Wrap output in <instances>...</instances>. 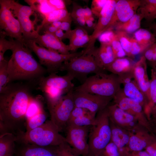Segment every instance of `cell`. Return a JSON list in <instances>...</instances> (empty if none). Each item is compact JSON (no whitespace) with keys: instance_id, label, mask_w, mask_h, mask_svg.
Returning a JSON list of instances; mask_svg holds the SVG:
<instances>
[{"instance_id":"cell-25","label":"cell","mask_w":156,"mask_h":156,"mask_svg":"<svg viewBox=\"0 0 156 156\" xmlns=\"http://www.w3.org/2000/svg\"><path fill=\"white\" fill-rule=\"evenodd\" d=\"M111 131V141L118 149L127 146L129 138V132L114 124L109 120Z\"/></svg>"},{"instance_id":"cell-51","label":"cell","mask_w":156,"mask_h":156,"mask_svg":"<svg viewBox=\"0 0 156 156\" xmlns=\"http://www.w3.org/2000/svg\"><path fill=\"white\" fill-rule=\"evenodd\" d=\"M118 76L121 84H123L127 83L133 80V71Z\"/></svg>"},{"instance_id":"cell-5","label":"cell","mask_w":156,"mask_h":156,"mask_svg":"<svg viewBox=\"0 0 156 156\" xmlns=\"http://www.w3.org/2000/svg\"><path fill=\"white\" fill-rule=\"evenodd\" d=\"M59 132L50 120L35 129L19 133L16 135V140L41 146H57L66 141Z\"/></svg>"},{"instance_id":"cell-18","label":"cell","mask_w":156,"mask_h":156,"mask_svg":"<svg viewBox=\"0 0 156 156\" xmlns=\"http://www.w3.org/2000/svg\"><path fill=\"white\" fill-rule=\"evenodd\" d=\"M129 133L130 138L127 147L130 151H142L145 149L156 137L152 133L142 125Z\"/></svg>"},{"instance_id":"cell-27","label":"cell","mask_w":156,"mask_h":156,"mask_svg":"<svg viewBox=\"0 0 156 156\" xmlns=\"http://www.w3.org/2000/svg\"><path fill=\"white\" fill-rule=\"evenodd\" d=\"M143 18L141 14L136 13L126 22L118 23L114 26L116 31H122L128 34H131L140 29L141 21Z\"/></svg>"},{"instance_id":"cell-3","label":"cell","mask_w":156,"mask_h":156,"mask_svg":"<svg viewBox=\"0 0 156 156\" xmlns=\"http://www.w3.org/2000/svg\"><path fill=\"white\" fill-rule=\"evenodd\" d=\"M73 79L68 74L61 76L54 73L42 77L38 80L36 89L43 94L48 109L55 105L63 96L74 90Z\"/></svg>"},{"instance_id":"cell-48","label":"cell","mask_w":156,"mask_h":156,"mask_svg":"<svg viewBox=\"0 0 156 156\" xmlns=\"http://www.w3.org/2000/svg\"><path fill=\"white\" fill-rule=\"evenodd\" d=\"M90 112L84 108L75 107L71 113L69 121L85 115Z\"/></svg>"},{"instance_id":"cell-61","label":"cell","mask_w":156,"mask_h":156,"mask_svg":"<svg viewBox=\"0 0 156 156\" xmlns=\"http://www.w3.org/2000/svg\"><path fill=\"white\" fill-rule=\"evenodd\" d=\"M152 132L156 137V125L152 124Z\"/></svg>"},{"instance_id":"cell-57","label":"cell","mask_w":156,"mask_h":156,"mask_svg":"<svg viewBox=\"0 0 156 156\" xmlns=\"http://www.w3.org/2000/svg\"><path fill=\"white\" fill-rule=\"evenodd\" d=\"M92 12L91 9L87 7L85 8V16L86 19H89L92 17Z\"/></svg>"},{"instance_id":"cell-54","label":"cell","mask_w":156,"mask_h":156,"mask_svg":"<svg viewBox=\"0 0 156 156\" xmlns=\"http://www.w3.org/2000/svg\"><path fill=\"white\" fill-rule=\"evenodd\" d=\"M43 24L45 32H48L54 34L58 29L52 25L51 23H46Z\"/></svg>"},{"instance_id":"cell-39","label":"cell","mask_w":156,"mask_h":156,"mask_svg":"<svg viewBox=\"0 0 156 156\" xmlns=\"http://www.w3.org/2000/svg\"><path fill=\"white\" fill-rule=\"evenodd\" d=\"M8 61L5 58L0 62V92L3 90L8 84Z\"/></svg>"},{"instance_id":"cell-32","label":"cell","mask_w":156,"mask_h":156,"mask_svg":"<svg viewBox=\"0 0 156 156\" xmlns=\"http://www.w3.org/2000/svg\"><path fill=\"white\" fill-rule=\"evenodd\" d=\"M34 11L38 12L44 18L50 12L55 10L48 3L47 0H25Z\"/></svg>"},{"instance_id":"cell-50","label":"cell","mask_w":156,"mask_h":156,"mask_svg":"<svg viewBox=\"0 0 156 156\" xmlns=\"http://www.w3.org/2000/svg\"><path fill=\"white\" fill-rule=\"evenodd\" d=\"M49 4L55 9L59 10L66 9L65 2L61 0H48Z\"/></svg>"},{"instance_id":"cell-38","label":"cell","mask_w":156,"mask_h":156,"mask_svg":"<svg viewBox=\"0 0 156 156\" xmlns=\"http://www.w3.org/2000/svg\"><path fill=\"white\" fill-rule=\"evenodd\" d=\"M117 37L127 56L129 57L130 54L131 43V38L127 33L122 31H116Z\"/></svg>"},{"instance_id":"cell-60","label":"cell","mask_w":156,"mask_h":156,"mask_svg":"<svg viewBox=\"0 0 156 156\" xmlns=\"http://www.w3.org/2000/svg\"><path fill=\"white\" fill-rule=\"evenodd\" d=\"M62 22L60 21H55L51 23V25L57 29H59L61 23Z\"/></svg>"},{"instance_id":"cell-58","label":"cell","mask_w":156,"mask_h":156,"mask_svg":"<svg viewBox=\"0 0 156 156\" xmlns=\"http://www.w3.org/2000/svg\"><path fill=\"white\" fill-rule=\"evenodd\" d=\"M86 25H87V27L88 28H91L92 27H94V24L93 23V21H94V18L93 17L90 18L86 19Z\"/></svg>"},{"instance_id":"cell-45","label":"cell","mask_w":156,"mask_h":156,"mask_svg":"<svg viewBox=\"0 0 156 156\" xmlns=\"http://www.w3.org/2000/svg\"><path fill=\"white\" fill-rule=\"evenodd\" d=\"M143 55L150 62L156 61V42L148 47L144 52Z\"/></svg>"},{"instance_id":"cell-15","label":"cell","mask_w":156,"mask_h":156,"mask_svg":"<svg viewBox=\"0 0 156 156\" xmlns=\"http://www.w3.org/2000/svg\"><path fill=\"white\" fill-rule=\"evenodd\" d=\"M140 0H118L111 21L105 30L116 24L126 22L134 14L140 4Z\"/></svg>"},{"instance_id":"cell-44","label":"cell","mask_w":156,"mask_h":156,"mask_svg":"<svg viewBox=\"0 0 156 156\" xmlns=\"http://www.w3.org/2000/svg\"><path fill=\"white\" fill-rule=\"evenodd\" d=\"M98 156H120L116 146L111 141Z\"/></svg>"},{"instance_id":"cell-1","label":"cell","mask_w":156,"mask_h":156,"mask_svg":"<svg viewBox=\"0 0 156 156\" xmlns=\"http://www.w3.org/2000/svg\"><path fill=\"white\" fill-rule=\"evenodd\" d=\"M31 85L11 83L0 92V135L25 131L26 113L33 97Z\"/></svg>"},{"instance_id":"cell-14","label":"cell","mask_w":156,"mask_h":156,"mask_svg":"<svg viewBox=\"0 0 156 156\" xmlns=\"http://www.w3.org/2000/svg\"><path fill=\"white\" fill-rule=\"evenodd\" d=\"M91 126L68 125L66 128V142L80 156L88 155L89 148L88 140Z\"/></svg>"},{"instance_id":"cell-29","label":"cell","mask_w":156,"mask_h":156,"mask_svg":"<svg viewBox=\"0 0 156 156\" xmlns=\"http://www.w3.org/2000/svg\"><path fill=\"white\" fill-rule=\"evenodd\" d=\"M138 10L143 18L150 23L156 19V0H141Z\"/></svg>"},{"instance_id":"cell-33","label":"cell","mask_w":156,"mask_h":156,"mask_svg":"<svg viewBox=\"0 0 156 156\" xmlns=\"http://www.w3.org/2000/svg\"><path fill=\"white\" fill-rule=\"evenodd\" d=\"M43 24L46 23H51L55 21L62 22L72 20L70 14L66 9L55 10L50 12L44 18Z\"/></svg>"},{"instance_id":"cell-37","label":"cell","mask_w":156,"mask_h":156,"mask_svg":"<svg viewBox=\"0 0 156 156\" xmlns=\"http://www.w3.org/2000/svg\"><path fill=\"white\" fill-rule=\"evenodd\" d=\"M69 44L68 45L70 51H75L79 48L81 47L88 43L90 40V36L88 34L83 36L70 37Z\"/></svg>"},{"instance_id":"cell-8","label":"cell","mask_w":156,"mask_h":156,"mask_svg":"<svg viewBox=\"0 0 156 156\" xmlns=\"http://www.w3.org/2000/svg\"><path fill=\"white\" fill-rule=\"evenodd\" d=\"M86 49L83 55L64 62L60 71H66L71 76L83 83L91 74H94L105 71L98 65L94 56L90 51Z\"/></svg>"},{"instance_id":"cell-10","label":"cell","mask_w":156,"mask_h":156,"mask_svg":"<svg viewBox=\"0 0 156 156\" xmlns=\"http://www.w3.org/2000/svg\"><path fill=\"white\" fill-rule=\"evenodd\" d=\"M0 29L5 36L23 42L21 26L11 9L10 0H0Z\"/></svg>"},{"instance_id":"cell-17","label":"cell","mask_w":156,"mask_h":156,"mask_svg":"<svg viewBox=\"0 0 156 156\" xmlns=\"http://www.w3.org/2000/svg\"><path fill=\"white\" fill-rule=\"evenodd\" d=\"M117 0H108L98 17V22L94 28L92 34L90 36V40L87 47L91 48L94 47L96 39L105 29L109 24L112 17L116 3Z\"/></svg>"},{"instance_id":"cell-22","label":"cell","mask_w":156,"mask_h":156,"mask_svg":"<svg viewBox=\"0 0 156 156\" xmlns=\"http://www.w3.org/2000/svg\"><path fill=\"white\" fill-rule=\"evenodd\" d=\"M123 85L122 88L125 95L140 104L142 107L146 116L148 114V101L145 95L134 79Z\"/></svg>"},{"instance_id":"cell-31","label":"cell","mask_w":156,"mask_h":156,"mask_svg":"<svg viewBox=\"0 0 156 156\" xmlns=\"http://www.w3.org/2000/svg\"><path fill=\"white\" fill-rule=\"evenodd\" d=\"M42 101L43 98L41 95L33 97L27 109L26 115V120L44 110Z\"/></svg>"},{"instance_id":"cell-62","label":"cell","mask_w":156,"mask_h":156,"mask_svg":"<svg viewBox=\"0 0 156 156\" xmlns=\"http://www.w3.org/2000/svg\"><path fill=\"white\" fill-rule=\"evenodd\" d=\"M151 122L152 124L156 125V116L151 120Z\"/></svg>"},{"instance_id":"cell-34","label":"cell","mask_w":156,"mask_h":156,"mask_svg":"<svg viewBox=\"0 0 156 156\" xmlns=\"http://www.w3.org/2000/svg\"><path fill=\"white\" fill-rule=\"evenodd\" d=\"M96 116V115L90 112L85 115L69 121L67 126L71 125L78 127L92 126L95 123Z\"/></svg>"},{"instance_id":"cell-24","label":"cell","mask_w":156,"mask_h":156,"mask_svg":"<svg viewBox=\"0 0 156 156\" xmlns=\"http://www.w3.org/2000/svg\"><path fill=\"white\" fill-rule=\"evenodd\" d=\"M135 63L132 58L128 57L117 58L107 66L105 70L119 76L132 72Z\"/></svg>"},{"instance_id":"cell-2","label":"cell","mask_w":156,"mask_h":156,"mask_svg":"<svg viewBox=\"0 0 156 156\" xmlns=\"http://www.w3.org/2000/svg\"><path fill=\"white\" fill-rule=\"evenodd\" d=\"M12 54L8 64V84L18 80L35 83L47 73L46 68L33 57L32 51L23 42L13 39Z\"/></svg>"},{"instance_id":"cell-20","label":"cell","mask_w":156,"mask_h":156,"mask_svg":"<svg viewBox=\"0 0 156 156\" xmlns=\"http://www.w3.org/2000/svg\"><path fill=\"white\" fill-rule=\"evenodd\" d=\"M13 156H56L53 146L44 147L16 141Z\"/></svg>"},{"instance_id":"cell-23","label":"cell","mask_w":156,"mask_h":156,"mask_svg":"<svg viewBox=\"0 0 156 156\" xmlns=\"http://www.w3.org/2000/svg\"><path fill=\"white\" fill-rule=\"evenodd\" d=\"M90 51L99 66L105 70V68L115 59L110 44H101L99 48L94 47Z\"/></svg>"},{"instance_id":"cell-7","label":"cell","mask_w":156,"mask_h":156,"mask_svg":"<svg viewBox=\"0 0 156 156\" xmlns=\"http://www.w3.org/2000/svg\"><path fill=\"white\" fill-rule=\"evenodd\" d=\"M23 42L35 54L40 64L45 67L47 73L49 74L57 73L60 71L64 62L83 55L86 51L85 49L79 52L63 55L40 46L33 40L23 39Z\"/></svg>"},{"instance_id":"cell-55","label":"cell","mask_w":156,"mask_h":156,"mask_svg":"<svg viewBox=\"0 0 156 156\" xmlns=\"http://www.w3.org/2000/svg\"><path fill=\"white\" fill-rule=\"evenodd\" d=\"M72 20L62 22L60 29L63 31H65L66 32L70 31V25Z\"/></svg>"},{"instance_id":"cell-59","label":"cell","mask_w":156,"mask_h":156,"mask_svg":"<svg viewBox=\"0 0 156 156\" xmlns=\"http://www.w3.org/2000/svg\"><path fill=\"white\" fill-rule=\"evenodd\" d=\"M150 29L152 31V32L156 38V23H151L149 24Z\"/></svg>"},{"instance_id":"cell-43","label":"cell","mask_w":156,"mask_h":156,"mask_svg":"<svg viewBox=\"0 0 156 156\" xmlns=\"http://www.w3.org/2000/svg\"><path fill=\"white\" fill-rule=\"evenodd\" d=\"M131 43L129 57L132 58L135 55L144 52L148 47L139 43L133 37L131 38Z\"/></svg>"},{"instance_id":"cell-21","label":"cell","mask_w":156,"mask_h":156,"mask_svg":"<svg viewBox=\"0 0 156 156\" xmlns=\"http://www.w3.org/2000/svg\"><path fill=\"white\" fill-rule=\"evenodd\" d=\"M33 40L40 46L49 50L63 55L70 53L68 45L65 44L54 34L45 32L43 35L39 34Z\"/></svg>"},{"instance_id":"cell-26","label":"cell","mask_w":156,"mask_h":156,"mask_svg":"<svg viewBox=\"0 0 156 156\" xmlns=\"http://www.w3.org/2000/svg\"><path fill=\"white\" fill-rule=\"evenodd\" d=\"M16 136L7 133L0 135V156H13Z\"/></svg>"},{"instance_id":"cell-41","label":"cell","mask_w":156,"mask_h":156,"mask_svg":"<svg viewBox=\"0 0 156 156\" xmlns=\"http://www.w3.org/2000/svg\"><path fill=\"white\" fill-rule=\"evenodd\" d=\"M111 45L115 59L127 56L126 53L117 37L116 35Z\"/></svg>"},{"instance_id":"cell-40","label":"cell","mask_w":156,"mask_h":156,"mask_svg":"<svg viewBox=\"0 0 156 156\" xmlns=\"http://www.w3.org/2000/svg\"><path fill=\"white\" fill-rule=\"evenodd\" d=\"M5 36L2 31H0V62L5 59L4 53L7 50H11L13 44V39L10 38L8 40L5 38Z\"/></svg>"},{"instance_id":"cell-6","label":"cell","mask_w":156,"mask_h":156,"mask_svg":"<svg viewBox=\"0 0 156 156\" xmlns=\"http://www.w3.org/2000/svg\"><path fill=\"white\" fill-rule=\"evenodd\" d=\"M121 84L117 75L104 71L88 77L81 85L75 87L74 90L113 98L121 88Z\"/></svg>"},{"instance_id":"cell-42","label":"cell","mask_w":156,"mask_h":156,"mask_svg":"<svg viewBox=\"0 0 156 156\" xmlns=\"http://www.w3.org/2000/svg\"><path fill=\"white\" fill-rule=\"evenodd\" d=\"M116 36V31L111 28L102 32L98 38L101 44H111Z\"/></svg>"},{"instance_id":"cell-28","label":"cell","mask_w":156,"mask_h":156,"mask_svg":"<svg viewBox=\"0 0 156 156\" xmlns=\"http://www.w3.org/2000/svg\"><path fill=\"white\" fill-rule=\"evenodd\" d=\"M150 97L148 102V118L151 122L156 116V75L153 69L151 70Z\"/></svg>"},{"instance_id":"cell-53","label":"cell","mask_w":156,"mask_h":156,"mask_svg":"<svg viewBox=\"0 0 156 156\" xmlns=\"http://www.w3.org/2000/svg\"><path fill=\"white\" fill-rule=\"evenodd\" d=\"M75 23L78 25L85 29L86 27V20L84 17H78L72 18Z\"/></svg>"},{"instance_id":"cell-16","label":"cell","mask_w":156,"mask_h":156,"mask_svg":"<svg viewBox=\"0 0 156 156\" xmlns=\"http://www.w3.org/2000/svg\"><path fill=\"white\" fill-rule=\"evenodd\" d=\"M109 120L116 125L129 132L141 125L134 116L114 103L108 106Z\"/></svg>"},{"instance_id":"cell-46","label":"cell","mask_w":156,"mask_h":156,"mask_svg":"<svg viewBox=\"0 0 156 156\" xmlns=\"http://www.w3.org/2000/svg\"><path fill=\"white\" fill-rule=\"evenodd\" d=\"M108 1V0H93L91 5L92 13L98 17Z\"/></svg>"},{"instance_id":"cell-49","label":"cell","mask_w":156,"mask_h":156,"mask_svg":"<svg viewBox=\"0 0 156 156\" xmlns=\"http://www.w3.org/2000/svg\"><path fill=\"white\" fill-rule=\"evenodd\" d=\"M73 7L71 14L72 18L78 17H85V8L74 3Z\"/></svg>"},{"instance_id":"cell-30","label":"cell","mask_w":156,"mask_h":156,"mask_svg":"<svg viewBox=\"0 0 156 156\" xmlns=\"http://www.w3.org/2000/svg\"><path fill=\"white\" fill-rule=\"evenodd\" d=\"M133 37L140 44L148 47L156 42L153 34L149 30L140 28L133 34Z\"/></svg>"},{"instance_id":"cell-56","label":"cell","mask_w":156,"mask_h":156,"mask_svg":"<svg viewBox=\"0 0 156 156\" xmlns=\"http://www.w3.org/2000/svg\"><path fill=\"white\" fill-rule=\"evenodd\" d=\"M54 35L60 40L66 38V35L63 31L60 29H58L54 34Z\"/></svg>"},{"instance_id":"cell-35","label":"cell","mask_w":156,"mask_h":156,"mask_svg":"<svg viewBox=\"0 0 156 156\" xmlns=\"http://www.w3.org/2000/svg\"><path fill=\"white\" fill-rule=\"evenodd\" d=\"M47 118V114L43 110L27 120L26 123V131H29L42 125L46 121Z\"/></svg>"},{"instance_id":"cell-12","label":"cell","mask_w":156,"mask_h":156,"mask_svg":"<svg viewBox=\"0 0 156 156\" xmlns=\"http://www.w3.org/2000/svg\"><path fill=\"white\" fill-rule=\"evenodd\" d=\"M114 103L120 108L135 117L139 123L152 132V125L147 118L141 105L128 98L121 88L113 98Z\"/></svg>"},{"instance_id":"cell-4","label":"cell","mask_w":156,"mask_h":156,"mask_svg":"<svg viewBox=\"0 0 156 156\" xmlns=\"http://www.w3.org/2000/svg\"><path fill=\"white\" fill-rule=\"evenodd\" d=\"M111 131L108 106L99 112L95 123L90 128L87 156H98L111 141Z\"/></svg>"},{"instance_id":"cell-13","label":"cell","mask_w":156,"mask_h":156,"mask_svg":"<svg viewBox=\"0 0 156 156\" xmlns=\"http://www.w3.org/2000/svg\"><path fill=\"white\" fill-rule=\"evenodd\" d=\"M73 96L75 107L86 109L95 115L109 104L113 99L111 97H105L88 93L74 90Z\"/></svg>"},{"instance_id":"cell-19","label":"cell","mask_w":156,"mask_h":156,"mask_svg":"<svg viewBox=\"0 0 156 156\" xmlns=\"http://www.w3.org/2000/svg\"><path fill=\"white\" fill-rule=\"evenodd\" d=\"M146 59L144 55L135 62L133 69V79L146 97L148 104L150 97V80L147 73Z\"/></svg>"},{"instance_id":"cell-47","label":"cell","mask_w":156,"mask_h":156,"mask_svg":"<svg viewBox=\"0 0 156 156\" xmlns=\"http://www.w3.org/2000/svg\"><path fill=\"white\" fill-rule=\"evenodd\" d=\"M120 156H150L146 151H133L126 147L120 151Z\"/></svg>"},{"instance_id":"cell-11","label":"cell","mask_w":156,"mask_h":156,"mask_svg":"<svg viewBox=\"0 0 156 156\" xmlns=\"http://www.w3.org/2000/svg\"><path fill=\"white\" fill-rule=\"evenodd\" d=\"M11 9L20 23L23 39L34 40L39 34L35 30L30 17L34 10L30 6L22 5L14 0H10Z\"/></svg>"},{"instance_id":"cell-9","label":"cell","mask_w":156,"mask_h":156,"mask_svg":"<svg viewBox=\"0 0 156 156\" xmlns=\"http://www.w3.org/2000/svg\"><path fill=\"white\" fill-rule=\"evenodd\" d=\"M72 90L63 96L53 107L48 109L51 120L59 132L65 131L71 113L75 107Z\"/></svg>"},{"instance_id":"cell-52","label":"cell","mask_w":156,"mask_h":156,"mask_svg":"<svg viewBox=\"0 0 156 156\" xmlns=\"http://www.w3.org/2000/svg\"><path fill=\"white\" fill-rule=\"evenodd\" d=\"M145 149L150 156H156V137Z\"/></svg>"},{"instance_id":"cell-36","label":"cell","mask_w":156,"mask_h":156,"mask_svg":"<svg viewBox=\"0 0 156 156\" xmlns=\"http://www.w3.org/2000/svg\"><path fill=\"white\" fill-rule=\"evenodd\" d=\"M53 147L56 156H80L66 141Z\"/></svg>"}]
</instances>
